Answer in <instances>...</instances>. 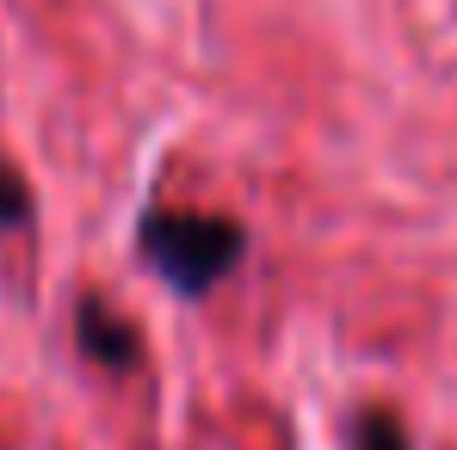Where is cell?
<instances>
[{"label":"cell","instance_id":"cell-3","mask_svg":"<svg viewBox=\"0 0 457 450\" xmlns=\"http://www.w3.org/2000/svg\"><path fill=\"white\" fill-rule=\"evenodd\" d=\"M353 450H408V432H402V420L395 413H365L359 420V432H353Z\"/></svg>","mask_w":457,"mask_h":450},{"label":"cell","instance_id":"cell-1","mask_svg":"<svg viewBox=\"0 0 457 450\" xmlns=\"http://www.w3.org/2000/svg\"><path fill=\"white\" fill-rule=\"evenodd\" d=\"M137 247L179 297H204L247 259V228L204 210H149L137 228Z\"/></svg>","mask_w":457,"mask_h":450},{"label":"cell","instance_id":"cell-4","mask_svg":"<svg viewBox=\"0 0 457 450\" xmlns=\"http://www.w3.org/2000/svg\"><path fill=\"white\" fill-rule=\"evenodd\" d=\"M31 217V198H25V185H19V173L0 160V228H19Z\"/></svg>","mask_w":457,"mask_h":450},{"label":"cell","instance_id":"cell-2","mask_svg":"<svg viewBox=\"0 0 457 450\" xmlns=\"http://www.w3.org/2000/svg\"><path fill=\"white\" fill-rule=\"evenodd\" d=\"M75 333H80V352L93 358V364H105V371H130L137 358H143V340H137V327L118 315V308H105V302H80L75 315Z\"/></svg>","mask_w":457,"mask_h":450}]
</instances>
